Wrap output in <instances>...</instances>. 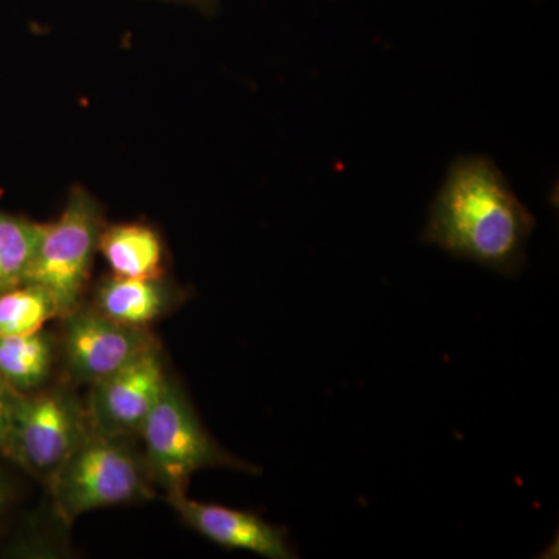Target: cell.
Returning a JSON list of instances; mask_svg holds the SVG:
<instances>
[{
  "mask_svg": "<svg viewBox=\"0 0 559 559\" xmlns=\"http://www.w3.org/2000/svg\"><path fill=\"white\" fill-rule=\"evenodd\" d=\"M75 401L62 392L11 390L7 459L43 479H51L86 436Z\"/></svg>",
  "mask_w": 559,
  "mask_h": 559,
  "instance_id": "5",
  "label": "cell"
},
{
  "mask_svg": "<svg viewBox=\"0 0 559 559\" xmlns=\"http://www.w3.org/2000/svg\"><path fill=\"white\" fill-rule=\"evenodd\" d=\"M178 300V289L160 278H128L106 275L94 293L95 311L121 325L148 329Z\"/></svg>",
  "mask_w": 559,
  "mask_h": 559,
  "instance_id": "9",
  "label": "cell"
},
{
  "mask_svg": "<svg viewBox=\"0 0 559 559\" xmlns=\"http://www.w3.org/2000/svg\"><path fill=\"white\" fill-rule=\"evenodd\" d=\"M167 382L159 347L150 349L112 377L92 385V428L114 439L140 432Z\"/></svg>",
  "mask_w": 559,
  "mask_h": 559,
  "instance_id": "7",
  "label": "cell"
},
{
  "mask_svg": "<svg viewBox=\"0 0 559 559\" xmlns=\"http://www.w3.org/2000/svg\"><path fill=\"white\" fill-rule=\"evenodd\" d=\"M150 473L114 437L91 430L51 476L55 510L72 524L84 513L151 498Z\"/></svg>",
  "mask_w": 559,
  "mask_h": 559,
  "instance_id": "3",
  "label": "cell"
},
{
  "mask_svg": "<svg viewBox=\"0 0 559 559\" xmlns=\"http://www.w3.org/2000/svg\"><path fill=\"white\" fill-rule=\"evenodd\" d=\"M98 252L119 277L160 278L165 275V246L148 224L117 223L103 227Z\"/></svg>",
  "mask_w": 559,
  "mask_h": 559,
  "instance_id": "10",
  "label": "cell"
},
{
  "mask_svg": "<svg viewBox=\"0 0 559 559\" xmlns=\"http://www.w3.org/2000/svg\"><path fill=\"white\" fill-rule=\"evenodd\" d=\"M105 226L103 205L81 186L70 189L57 219L40 224L38 246L24 283L47 290L61 319L83 305Z\"/></svg>",
  "mask_w": 559,
  "mask_h": 559,
  "instance_id": "2",
  "label": "cell"
},
{
  "mask_svg": "<svg viewBox=\"0 0 559 559\" xmlns=\"http://www.w3.org/2000/svg\"><path fill=\"white\" fill-rule=\"evenodd\" d=\"M55 318H60L57 305L39 286L22 283L0 293V337L38 333Z\"/></svg>",
  "mask_w": 559,
  "mask_h": 559,
  "instance_id": "12",
  "label": "cell"
},
{
  "mask_svg": "<svg viewBox=\"0 0 559 559\" xmlns=\"http://www.w3.org/2000/svg\"><path fill=\"white\" fill-rule=\"evenodd\" d=\"M536 223L489 157L452 162L429 209L421 240L454 259L514 277L525 266V248Z\"/></svg>",
  "mask_w": 559,
  "mask_h": 559,
  "instance_id": "1",
  "label": "cell"
},
{
  "mask_svg": "<svg viewBox=\"0 0 559 559\" xmlns=\"http://www.w3.org/2000/svg\"><path fill=\"white\" fill-rule=\"evenodd\" d=\"M10 499V488L9 484H7L5 477L0 473V511L5 509L7 502Z\"/></svg>",
  "mask_w": 559,
  "mask_h": 559,
  "instance_id": "15",
  "label": "cell"
},
{
  "mask_svg": "<svg viewBox=\"0 0 559 559\" xmlns=\"http://www.w3.org/2000/svg\"><path fill=\"white\" fill-rule=\"evenodd\" d=\"M145 462L151 479L168 492L187 491L191 476L202 468H234L255 473L249 463L231 457L202 428L189 400L168 380L142 429Z\"/></svg>",
  "mask_w": 559,
  "mask_h": 559,
  "instance_id": "4",
  "label": "cell"
},
{
  "mask_svg": "<svg viewBox=\"0 0 559 559\" xmlns=\"http://www.w3.org/2000/svg\"><path fill=\"white\" fill-rule=\"evenodd\" d=\"M39 235V223L0 210V293L25 282Z\"/></svg>",
  "mask_w": 559,
  "mask_h": 559,
  "instance_id": "13",
  "label": "cell"
},
{
  "mask_svg": "<svg viewBox=\"0 0 559 559\" xmlns=\"http://www.w3.org/2000/svg\"><path fill=\"white\" fill-rule=\"evenodd\" d=\"M53 349L43 331L0 337V381L20 393L38 392L50 378Z\"/></svg>",
  "mask_w": 559,
  "mask_h": 559,
  "instance_id": "11",
  "label": "cell"
},
{
  "mask_svg": "<svg viewBox=\"0 0 559 559\" xmlns=\"http://www.w3.org/2000/svg\"><path fill=\"white\" fill-rule=\"evenodd\" d=\"M167 500L189 527L224 549L248 550L270 559L299 558L285 530L255 513L198 502L187 491L168 492Z\"/></svg>",
  "mask_w": 559,
  "mask_h": 559,
  "instance_id": "8",
  "label": "cell"
},
{
  "mask_svg": "<svg viewBox=\"0 0 559 559\" xmlns=\"http://www.w3.org/2000/svg\"><path fill=\"white\" fill-rule=\"evenodd\" d=\"M180 2L194 3V5L200 7H210L213 5V3L218 2V0H180Z\"/></svg>",
  "mask_w": 559,
  "mask_h": 559,
  "instance_id": "16",
  "label": "cell"
},
{
  "mask_svg": "<svg viewBox=\"0 0 559 559\" xmlns=\"http://www.w3.org/2000/svg\"><path fill=\"white\" fill-rule=\"evenodd\" d=\"M11 389L0 381V455L5 457L9 443Z\"/></svg>",
  "mask_w": 559,
  "mask_h": 559,
  "instance_id": "14",
  "label": "cell"
},
{
  "mask_svg": "<svg viewBox=\"0 0 559 559\" xmlns=\"http://www.w3.org/2000/svg\"><path fill=\"white\" fill-rule=\"evenodd\" d=\"M157 348L148 329L121 325L94 308H80L64 318L62 352L70 374L94 385Z\"/></svg>",
  "mask_w": 559,
  "mask_h": 559,
  "instance_id": "6",
  "label": "cell"
}]
</instances>
